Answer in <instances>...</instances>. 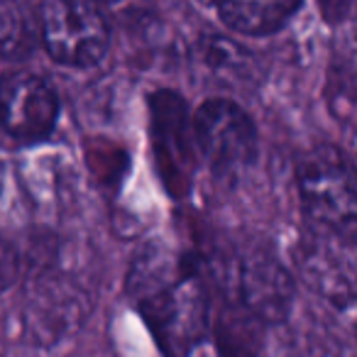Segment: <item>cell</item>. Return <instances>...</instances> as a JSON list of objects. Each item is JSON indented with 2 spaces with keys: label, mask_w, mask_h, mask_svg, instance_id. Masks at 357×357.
Masks as SVG:
<instances>
[{
  "label": "cell",
  "mask_w": 357,
  "mask_h": 357,
  "mask_svg": "<svg viewBox=\"0 0 357 357\" xmlns=\"http://www.w3.org/2000/svg\"><path fill=\"white\" fill-rule=\"evenodd\" d=\"M218 289L245 313L262 323H279L294 303V279L262 245L220 250L208 262Z\"/></svg>",
  "instance_id": "obj_2"
},
{
  "label": "cell",
  "mask_w": 357,
  "mask_h": 357,
  "mask_svg": "<svg viewBox=\"0 0 357 357\" xmlns=\"http://www.w3.org/2000/svg\"><path fill=\"white\" fill-rule=\"evenodd\" d=\"M149 110H152V139L159 172L169 189L174 194H181L189 186L194 169L184 100L172 91H157L149 98Z\"/></svg>",
  "instance_id": "obj_9"
},
{
  "label": "cell",
  "mask_w": 357,
  "mask_h": 357,
  "mask_svg": "<svg viewBox=\"0 0 357 357\" xmlns=\"http://www.w3.org/2000/svg\"><path fill=\"white\" fill-rule=\"evenodd\" d=\"M296 269L326 301L350 306L355 298V252L350 238L326 228L306 233L296 245Z\"/></svg>",
  "instance_id": "obj_7"
},
{
  "label": "cell",
  "mask_w": 357,
  "mask_h": 357,
  "mask_svg": "<svg viewBox=\"0 0 357 357\" xmlns=\"http://www.w3.org/2000/svg\"><path fill=\"white\" fill-rule=\"evenodd\" d=\"M128 294L162 350L186 352L204 340L208 298L196 262L164 245H147L128 272Z\"/></svg>",
  "instance_id": "obj_1"
},
{
  "label": "cell",
  "mask_w": 357,
  "mask_h": 357,
  "mask_svg": "<svg viewBox=\"0 0 357 357\" xmlns=\"http://www.w3.org/2000/svg\"><path fill=\"white\" fill-rule=\"evenodd\" d=\"M20 274V257L6 235H0V294L6 291Z\"/></svg>",
  "instance_id": "obj_13"
},
{
  "label": "cell",
  "mask_w": 357,
  "mask_h": 357,
  "mask_svg": "<svg viewBox=\"0 0 357 357\" xmlns=\"http://www.w3.org/2000/svg\"><path fill=\"white\" fill-rule=\"evenodd\" d=\"M93 3H113V0H93Z\"/></svg>",
  "instance_id": "obj_14"
},
{
  "label": "cell",
  "mask_w": 357,
  "mask_h": 357,
  "mask_svg": "<svg viewBox=\"0 0 357 357\" xmlns=\"http://www.w3.org/2000/svg\"><path fill=\"white\" fill-rule=\"evenodd\" d=\"M201 56L206 69L213 71L223 81H250L255 71V61L245 50L225 37L211 35L201 40Z\"/></svg>",
  "instance_id": "obj_12"
},
{
  "label": "cell",
  "mask_w": 357,
  "mask_h": 357,
  "mask_svg": "<svg viewBox=\"0 0 357 357\" xmlns=\"http://www.w3.org/2000/svg\"><path fill=\"white\" fill-rule=\"evenodd\" d=\"M40 37L59 64L93 66L108 50L110 27L93 0H47Z\"/></svg>",
  "instance_id": "obj_4"
},
{
  "label": "cell",
  "mask_w": 357,
  "mask_h": 357,
  "mask_svg": "<svg viewBox=\"0 0 357 357\" xmlns=\"http://www.w3.org/2000/svg\"><path fill=\"white\" fill-rule=\"evenodd\" d=\"M213 8L225 25L243 35H269L279 30L294 13L301 0H201Z\"/></svg>",
  "instance_id": "obj_10"
},
{
  "label": "cell",
  "mask_w": 357,
  "mask_h": 357,
  "mask_svg": "<svg viewBox=\"0 0 357 357\" xmlns=\"http://www.w3.org/2000/svg\"><path fill=\"white\" fill-rule=\"evenodd\" d=\"M59 115V98L50 81L27 71L0 79V125L22 142H35L52 132Z\"/></svg>",
  "instance_id": "obj_8"
},
{
  "label": "cell",
  "mask_w": 357,
  "mask_h": 357,
  "mask_svg": "<svg viewBox=\"0 0 357 357\" xmlns=\"http://www.w3.org/2000/svg\"><path fill=\"white\" fill-rule=\"evenodd\" d=\"M86 294L59 272H40L27 289L22 331L35 345H54L79 331L86 321Z\"/></svg>",
  "instance_id": "obj_6"
},
{
  "label": "cell",
  "mask_w": 357,
  "mask_h": 357,
  "mask_svg": "<svg viewBox=\"0 0 357 357\" xmlns=\"http://www.w3.org/2000/svg\"><path fill=\"white\" fill-rule=\"evenodd\" d=\"M40 42V17L27 0H0V56L22 59Z\"/></svg>",
  "instance_id": "obj_11"
},
{
  "label": "cell",
  "mask_w": 357,
  "mask_h": 357,
  "mask_svg": "<svg viewBox=\"0 0 357 357\" xmlns=\"http://www.w3.org/2000/svg\"><path fill=\"white\" fill-rule=\"evenodd\" d=\"M194 137L208 169L218 178H235L257 157V130L240 105L211 98L199 108Z\"/></svg>",
  "instance_id": "obj_5"
},
{
  "label": "cell",
  "mask_w": 357,
  "mask_h": 357,
  "mask_svg": "<svg viewBox=\"0 0 357 357\" xmlns=\"http://www.w3.org/2000/svg\"><path fill=\"white\" fill-rule=\"evenodd\" d=\"M296 184L303 211L316 228L355 240V174L340 149L331 144L308 149L296 167Z\"/></svg>",
  "instance_id": "obj_3"
}]
</instances>
